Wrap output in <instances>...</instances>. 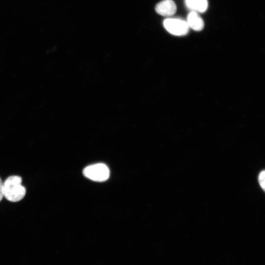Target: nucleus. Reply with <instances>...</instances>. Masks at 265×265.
Here are the masks:
<instances>
[{"instance_id": "f257e3e1", "label": "nucleus", "mask_w": 265, "mask_h": 265, "mask_svg": "<svg viewBox=\"0 0 265 265\" xmlns=\"http://www.w3.org/2000/svg\"><path fill=\"white\" fill-rule=\"evenodd\" d=\"M22 178L18 176L8 177L3 183V196L9 201L16 202L22 200L26 192L22 185Z\"/></svg>"}, {"instance_id": "f03ea898", "label": "nucleus", "mask_w": 265, "mask_h": 265, "mask_svg": "<svg viewBox=\"0 0 265 265\" xmlns=\"http://www.w3.org/2000/svg\"><path fill=\"white\" fill-rule=\"evenodd\" d=\"M108 167L104 163H98L86 167L83 170L85 177L96 182H104L109 177Z\"/></svg>"}, {"instance_id": "7ed1b4c3", "label": "nucleus", "mask_w": 265, "mask_h": 265, "mask_svg": "<svg viewBox=\"0 0 265 265\" xmlns=\"http://www.w3.org/2000/svg\"><path fill=\"white\" fill-rule=\"evenodd\" d=\"M163 26L169 33L177 36L186 35L189 28L186 21L177 18L166 19Z\"/></svg>"}, {"instance_id": "20e7f679", "label": "nucleus", "mask_w": 265, "mask_h": 265, "mask_svg": "<svg viewBox=\"0 0 265 265\" xmlns=\"http://www.w3.org/2000/svg\"><path fill=\"white\" fill-rule=\"evenodd\" d=\"M176 10V5L172 0H163L158 3L155 7L156 12L163 16L173 15L175 13Z\"/></svg>"}, {"instance_id": "39448f33", "label": "nucleus", "mask_w": 265, "mask_h": 265, "mask_svg": "<svg viewBox=\"0 0 265 265\" xmlns=\"http://www.w3.org/2000/svg\"><path fill=\"white\" fill-rule=\"evenodd\" d=\"M186 22L189 27L195 31H200L204 28V22L196 12L191 11L189 13L187 17Z\"/></svg>"}, {"instance_id": "423d86ee", "label": "nucleus", "mask_w": 265, "mask_h": 265, "mask_svg": "<svg viewBox=\"0 0 265 265\" xmlns=\"http://www.w3.org/2000/svg\"><path fill=\"white\" fill-rule=\"evenodd\" d=\"M187 7L192 11L203 12L208 7L207 0H185Z\"/></svg>"}, {"instance_id": "0eeeda50", "label": "nucleus", "mask_w": 265, "mask_h": 265, "mask_svg": "<svg viewBox=\"0 0 265 265\" xmlns=\"http://www.w3.org/2000/svg\"><path fill=\"white\" fill-rule=\"evenodd\" d=\"M259 183L263 189L265 191V170L262 171L258 177Z\"/></svg>"}, {"instance_id": "6e6552de", "label": "nucleus", "mask_w": 265, "mask_h": 265, "mask_svg": "<svg viewBox=\"0 0 265 265\" xmlns=\"http://www.w3.org/2000/svg\"><path fill=\"white\" fill-rule=\"evenodd\" d=\"M3 197V183L0 178V201L2 200Z\"/></svg>"}]
</instances>
